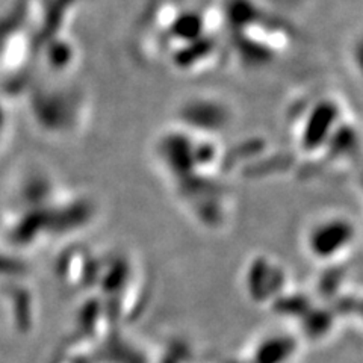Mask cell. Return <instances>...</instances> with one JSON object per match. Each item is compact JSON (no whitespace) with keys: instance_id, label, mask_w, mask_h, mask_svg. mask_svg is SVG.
<instances>
[{"instance_id":"cell-1","label":"cell","mask_w":363,"mask_h":363,"mask_svg":"<svg viewBox=\"0 0 363 363\" xmlns=\"http://www.w3.org/2000/svg\"><path fill=\"white\" fill-rule=\"evenodd\" d=\"M235 8L238 11L230 6L224 9L227 13L225 20L229 26L238 25V33L242 37H236V41L250 60L269 61L286 50L291 41L289 30L283 28L279 20L269 17L247 0L238 2Z\"/></svg>"}]
</instances>
